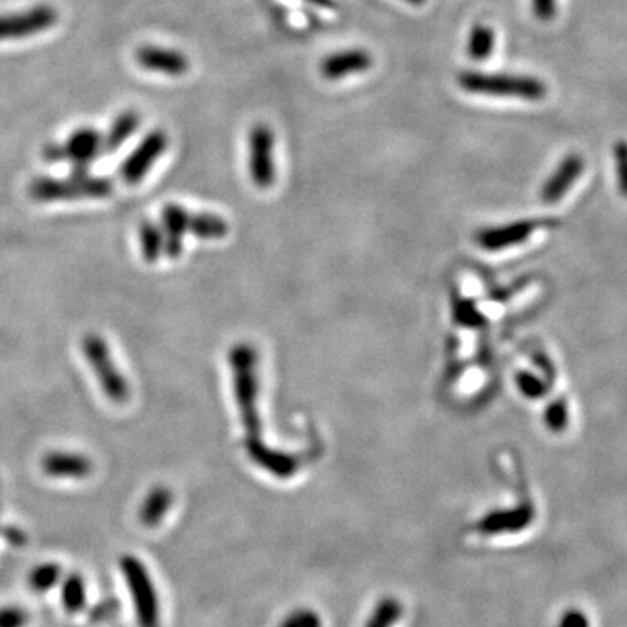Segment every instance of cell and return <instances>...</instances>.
Wrapping results in <instances>:
<instances>
[{"mask_svg": "<svg viewBox=\"0 0 627 627\" xmlns=\"http://www.w3.org/2000/svg\"><path fill=\"white\" fill-rule=\"evenodd\" d=\"M114 192V182L107 176L72 175L68 178L39 176L28 187L35 203H68L81 199H105Z\"/></svg>", "mask_w": 627, "mask_h": 627, "instance_id": "cell-1", "label": "cell"}, {"mask_svg": "<svg viewBox=\"0 0 627 627\" xmlns=\"http://www.w3.org/2000/svg\"><path fill=\"white\" fill-rule=\"evenodd\" d=\"M81 351L89 368L95 373L96 382L102 387L103 394L115 405L128 403L131 385L119 366L115 365L114 354L107 340L96 331H88L81 338Z\"/></svg>", "mask_w": 627, "mask_h": 627, "instance_id": "cell-2", "label": "cell"}, {"mask_svg": "<svg viewBox=\"0 0 627 627\" xmlns=\"http://www.w3.org/2000/svg\"><path fill=\"white\" fill-rule=\"evenodd\" d=\"M230 366L234 373V387H236V398L243 424L250 436V443H253L257 441L258 432H260L257 408V352L253 351L250 345H236L230 352Z\"/></svg>", "mask_w": 627, "mask_h": 627, "instance_id": "cell-3", "label": "cell"}, {"mask_svg": "<svg viewBox=\"0 0 627 627\" xmlns=\"http://www.w3.org/2000/svg\"><path fill=\"white\" fill-rule=\"evenodd\" d=\"M459 86L474 95L513 96L530 102L544 100L547 95L546 82L526 75L483 74L467 70L459 75Z\"/></svg>", "mask_w": 627, "mask_h": 627, "instance_id": "cell-4", "label": "cell"}, {"mask_svg": "<svg viewBox=\"0 0 627 627\" xmlns=\"http://www.w3.org/2000/svg\"><path fill=\"white\" fill-rule=\"evenodd\" d=\"M121 570L124 579L128 580L138 626L159 627L161 624L159 598L154 582L150 579L149 570L135 556H122Z\"/></svg>", "mask_w": 627, "mask_h": 627, "instance_id": "cell-5", "label": "cell"}, {"mask_svg": "<svg viewBox=\"0 0 627 627\" xmlns=\"http://www.w3.org/2000/svg\"><path fill=\"white\" fill-rule=\"evenodd\" d=\"M103 154V135L95 128H81L68 136L63 145L51 143L44 149V157L49 162H72V173L86 175L91 162Z\"/></svg>", "mask_w": 627, "mask_h": 627, "instance_id": "cell-6", "label": "cell"}, {"mask_svg": "<svg viewBox=\"0 0 627 627\" xmlns=\"http://www.w3.org/2000/svg\"><path fill=\"white\" fill-rule=\"evenodd\" d=\"M58 11L49 4H39L21 13L0 16V41L25 39L42 34L58 23Z\"/></svg>", "mask_w": 627, "mask_h": 627, "instance_id": "cell-7", "label": "cell"}, {"mask_svg": "<svg viewBox=\"0 0 627 627\" xmlns=\"http://www.w3.org/2000/svg\"><path fill=\"white\" fill-rule=\"evenodd\" d=\"M250 176L258 189H269L276 180L274 166V133L267 124L253 126L248 135Z\"/></svg>", "mask_w": 627, "mask_h": 627, "instance_id": "cell-8", "label": "cell"}, {"mask_svg": "<svg viewBox=\"0 0 627 627\" xmlns=\"http://www.w3.org/2000/svg\"><path fill=\"white\" fill-rule=\"evenodd\" d=\"M168 145V136L161 129L150 131L149 135H145L140 145L129 154L128 159L122 162L119 168L122 182L128 185H138L142 182L150 168L156 164L157 159L164 154V150L168 149Z\"/></svg>", "mask_w": 627, "mask_h": 627, "instance_id": "cell-9", "label": "cell"}, {"mask_svg": "<svg viewBox=\"0 0 627 627\" xmlns=\"http://www.w3.org/2000/svg\"><path fill=\"white\" fill-rule=\"evenodd\" d=\"M42 471L49 478L84 479L95 471L93 460L77 452H49L42 457Z\"/></svg>", "mask_w": 627, "mask_h": 627, "instance_id": "cell-10", "label": "cell"}, {"mask_svg": "<svg viewBox=\"0 0 627 627\" xmlns=\"http://www.w3.org/2000/svg\"><path fill=\"white\" fill-rule=\"evenodd\" d=\"M140 67L157 72V74L180 77L189 72V58L175 49L159 48V46H143L135 54Z\"/></svg>", "mask_w": 627, "mask_h": 627, "instance_id": "cell-11", "label": "cell"}, {"mask_svg": "<svg viewBox=\"0 0 627 627\" xmlns=\"http://www.w3.org/2000/svg\"><path fill=\"white\" fill-rule=\"evenodd\" d=\"M161 220L164 255L176 260L183 253V239L189 232L190 213L180 204H166L162 208Z\"/></svg>", "mask_w": 627, "mask_h": 627, "instance_id": "cell-12", "label": "cell"}, {"mask_svg": "<svg viewBox=\"0 0 627 627\" xmlns=\"http://www.w3.org/2000/svg\"><path fill=\"white\" fill-rule=\"evenodd\" d=\"M373 65L371 54L365 49H345L330 54L321 63V74L328 81L344 79L347 75L363 74Z\"/></svg>", "mask_w": 627, "mask_h": 627, "instance_id": "cell-13", "label": "cell"}, {"mask_svg": "<svg viewBox=\"0 0 627 627\" xmlns=\"http://www.w3.org/2000/svg\"><path fill=\"white\" fill-rule=\"evenodd\" d=\"M584 171V159L579 154H570L554 169L553 175L547 178L540 190V199L547 204L558 203L567 194L568 189L577 182Z\"/></svg>", "mask_w": 627, "mask_h": 627, "instance_id": "cell-14", "label": "cell"}, {"mask_svg": "<svg viewBox=\"0 0 627 627\" xmlns=\"http://www.w3.org/2000/svg\"><path fill=\"white\" fill-rule=\"evenodd\" d=\"M533 507L530 504L504 509V511H493L486 514L483 520L479 521L478 530L486 535H499V533H514L525 530L526 526L533 521Z\"/></svg>", "mask_w": 627, "mask_h": 627, "instance_id": "cell-15", "label": "cell"}, {"mask_svg": "<svg viewBox=\"0 0 627 627\" xmlns=\"http://www.w3.org/2000/svg\"><path fill=\"white\" fill-rule=\"evenodd\" d=\"M540 222L509 223L504 227H493V229L481 230L478 234V243L485 250L497 251L514 246V244L525 243L528 237L532 236L533 230L539 227Z\"/></svg>", "mask_w": 627, "mask_h": 627, "instance_id": "cell-16", "label": "cell"}, {"mask_svg": "<svg viewBox=\"0 0 627 627\" xmlns=\"http://www.w3.org/2000/svg\"><path fill=\"white\" fill-rule=\"evenodd\" d=\"M248 450H250V455L258 466L263 467L265 471H269L276 478H291L300 466L297 457L269 450V448L260 445L258 441L248 443Z\"/></svg>", "mask_w": 627, "mask_h": 627, "instance_id": "cell-17", "label": "cell"}, {"mask_svg": "<svg viewBox=\"0 0 627 627\" xmlns=\"http://www.w3.org/2000/svg\"><path fill=\"white\" fill-rule=\"evenodd\" d=\"M173 492L169 490L168 486L157 485L147 493V497L143 499L142 507H140V521L143 526L147 528H154L159 525L166 514L169 513V509L173 506Z\"/></svg>", "mask_w": 627, "mask_h": 627, "instance_id": "cell-18", "label": "cell"}, {"mask_svg": "<svg viewBox=\"0 0 627 627\" xmlns=\"http://www.w3.org/2000/svg\"><path fill=\"white\" fill-rule=\"evenodd\" d=\"M140 122H142V117L136 110H124L121 115H117L107 135L103 136V154L110 156L115 150L121 149L122 145L135 135Z\"/></svg>", "mask_w": 627, "mask_h": 627, "instance_id": "cell-19", "label": "cell"}, {"mask_svg": "<svg viewBox=\"0 0 627 627\" xmlns=\"http://www.w3.org/2000/svg\"><path fill=\"white\" fill-rule=\"evenodd\" d=\"M189 232L199 239H222L229 232V225L220 216L209 213H197L190 215Z\"/></svg>", "mask_w": 627, "mask_h": 627, "instance_id": "cell-20", "label": "cell"}, {"mask_svg": "<svg viewBox=\"0 0 627 627\" xmlns=\"http://www.w3.org/2000/svg\"><path fill=\"white\" fill-rule=\"evenodd\" d=\"M495 48V32L488 25L476 23L471 28L467 41V54L474 61H485L492 56Z\"/></svg>", "mask_w": 627, "mask_h": 627, "instance_id": "cell-21", "label": "cell"}, {"mask_svg": "<svg viewBox=\"0 0 627 627\" xmlns=\"http://www.w3.org/2000/svg\"><path fill=\"white\" fill-rule=\"evenodd\" d=\"M138 237H140V251L143 260L147 263H154L161 258L164 253V239L162 232L156 223L145 220L138 227Z\"/></svg>", "mask_w": 627, "mask_h": 627, "instance_id": "cell-22", "label": "cell"}, {"mask_svg": "<svg viewBox=\"0 0 627 627\" xmlns=\"http://www.w3.org/2000/svg\"><path fill=\"white\" fill-rule=\"evenodd\" d=\"M403 615V607L396 598H382L373 608L366 627H394Z\"/></svg>", "mask_w": 627, "mask_h": 627, "instance_id": "cell-23", "label": "cell"}, {"mask_svg": "<svg viewBox=\"0 0 627 627\" xmlns=\"http://www.w3.org/2000/svg\"><path fill=\"white\" fill-rule=\"evenodd\" d=\"M61 600H63V605H65L68 612H72V614L81 612L84 605H86V584H84L81 575H70L63 582Z\"/></svg>", "mask_w": 627, "mask_h": 627, "instance_id": "cell-24", "label": "cell"}, {"mask_svg": "<svg viewBox=\"0 0 627 627\" xmlns=\"http://www.w3.org/2000/svg\"><path fill=\"white\" fill-rule=\"evenodd\" d=\"M61 568L54 563H44L32 570L30 574V586L37 593H46L49 589L56 586V582L60 580Z\"/></svg>", "mask_w": 627, "mask_h": 627, "instance_id": "cell-25", "label": "cell"}, {"mask_svg": "<svg viewBox=\"0 0 627 627\" xmlns=\"http://www.w3.org/2000/svg\"><path fill=\"white\" fill-rule=\"evenodd\" d=\"M544 422L547 429L553 432H563L568 425V406L565 399H556L551 405L547 406L544 413Z\"/></svg>", "mask_w": 627, "mask_h": 627, "instance_id": "cell-26", "label": "cell"}, {"mask_svg": "<svg viewBox=\"0 0 627 627\" xmlns=\"http://www.w3.org/2000/svg\"><path fill=\"white\" fill-rule=\"evenodd\" d=\"M516 382H518V387L526 398L539 399L547 392V385L539 377L525 373V371H521Z\"/></svg>", "mask_w": 627, "mask_h": 627, "instance_id": "cell-27", "label": "cell"}, {"mask_svg": "<svg viewBox=\"0 0 627 627\" xmlns=\"http://www.w3.org/2000/svg\"><path fill=\"white\" fill-rule=\"evenodd\" d=\"M279 627H321V617L314 610L298 608L291 612Z\"/></svg>", "mask_w": 627, "mask_h": 627, "instance_id": "cell-28", "label": "cell"}, {"mask_svg": "<svg viewBox=\"0 0 627 627\" xmlns=\"http://www.w3.org/2000/svg\"><path fill=\"white\" fill-rule=\"evenodd\" d=\"M615 164H617V180L622 197L627 199V142L619 140L614 145Z\"/></svg>", "mask_w": 627, "mask_h": 627, "instance_id": "cell-29", "label": "cell"}, {"mask_svg": "<svg viewBox=\"0 0 627 627\" xmlns=\"http://www.w3.org/2000/svg\"><path fill=\"white\" fill-rule=\"evenodd\" d=\"M27 621L28 615L21 608H0V627H23Z\"/></svg>", "mask_w": 627, "mask_h": 627, "instance_id": "cell-30", "label": "cell"}, {"mask_svg": "<svg viewBox=\"0 0 627 627\" xmlns=\"http://www.w3.org/2000/svg\"><path fill=\"white\" fill-rule=\"evenodd\" d=\"M533 13L537 20L551 21L556 16V0H532Z\"/></svg>", "mask_w": 627, "mask_h": 627, "instance_id": "cell-31", "label": "cell"}, {"mask_svg": "<svg viewBox=\"0 0 627 627\" xmlns=\"http://www.w3.org/2000/svg\"><path fill=\"white\" fill-rule=\"evenodd\" d=\"M560 627H589V619L580 610H568L561 617Z\"/></svg>", "mask_w": 627, "mask_h": 627, "instance_id": "cell-32", "label": "cell"}, {"mask_svg": "<svg viewBox=\"0 0 627 627\" xmlns=\"http://www.w3.org/2000/svg\"><path fill=\"white\" fill-rule=\"evenodd\" d=\"M305 2H309L312 6L324 7V9H335L337 7L335 0H305Z\"/></svg>", "mask_w": 627, "mask_h": 627, "instance_id": "cell-33", "label": "cell"}, {"mask_svg": "<svg viewBox=\"0 0 627 627\" xmlns=\"http://www.w3.org/2000/svg\"><path fill=\"white\" fill-rule=\"evenodd\" d=\"M405 2H408V4H412V6H422L425 0H405Z\"/></svg>", "mask_w": 627, "mask_h": 627, "instance_id": "cell-34", "label": "cell"}]
</instances>
